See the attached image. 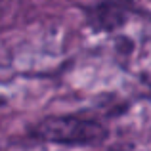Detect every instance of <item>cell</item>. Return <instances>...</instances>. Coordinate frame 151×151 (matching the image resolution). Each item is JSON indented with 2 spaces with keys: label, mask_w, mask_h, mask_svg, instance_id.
<instances>
[{
  "label": "cell",
  "mask_w": 151,
  "mask_h": 151,
  "mask_svg": "<svg viewBox=\"0 0 151 151\" xmlns=\"http://www.w3.org/2000/svg\"><path fill=\"white\" fill-rule=\"evenodd\" d=\"M27 136L35 142L63 147H96L109 138V128L94 117L81 113L48 115L27 128Z\"/></svg>",
  "instance_id": "1"
},
{
  "label": "cell",
  "mask_w": 151,
  "mask_h": 151,
  "mask_svg": "<svg viewBox=\"0 0 151 151\" xmlns=\"http://www.w3.org/2000/svg\"><path fill=\"white\" fill-rule=\"evenodd\" d=\"M124 17V12L117 10L109 4V6H101L90 14V25L94 27V31H113L126 21Z\"/></svg>",
  "instance_id": "2"
}]
</instances>
